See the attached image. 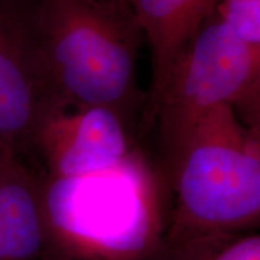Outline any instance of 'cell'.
Returning a JSON list of instances; mask_svg holds the SVG:
<instances>
[{
  "instance_id": "9",
  "label": "cell",
  "mask_w": 260,
  "mask_h": 260,
  "mask_svg": "<svg viewBox=\"0 0 260 260\" xmlns=\"http://www.w3.org/2000/svg\"><path fill=\"white\" fill-rule=\"evenodd\" d=\"M158 260H260V232L254 229L168 233Z\"/></svg>"
},
{
  "instance_id": "6",
  "label": "cell",
  "mask_w": 260,
  "mask_h": 260,
  "mask_svg": "<svg viewBox=\"0 0 260 260\" xmlns=\"http://www.w3.org/2000/svg\"><path fill=\"white\" fill-rule=\"evenodd\" d=\"M53 109L34 30L0 6V147L19 152L31 144Z\"/></svg>"
},
{
  "instance_id": "5",
  "label": "cell",
  "mask_w": 260,
  "mask_h": 260,
  "mask_svg": "<svg viewBox=\"0 0 260 260\" xmlns=\"http://www.w3.org/2000/svg\"><path fill=\"white\" fill-rule=\"evenodd\" d=\"M31 144L44 160L45 175L53 177L113 168L136 151L123 116L104 106L51 110L39 124Z\"/></svg>"
},
{
  "instance_id": "7",
  "label": "cell",
  "mask_w": 260,
  "mask_h": 260,
  "mask_svg": "<svg viewBox=\"0 0 260 260\" xmlns=\"http://www.w3.org/2000/svg\"><path fill=\"white\" fill-rule=\"evenodd\" d=\"M40 178L19 152L0 147V260H47Z\"/></svg>"
},
{
  "instance_id": "10",
  "label": "cell",
  "mask_w": 260,
  "mask_h": 260,
  "mask_svg": "<svg viewBox=\"0 0 260 260\" xmlns=\"http://www.w3.org/2000/svg\"><path fill=\"white\" fill-rule=\"evenodd\" d=\"M214 16L240 41L260 52V0H218Z\"/></svg>"
},
{
  "instance_id": "8",
  "label": "cell",
  "mask_w": 260,
  "mask_h": 260,
  "mask_svg": "<svg viewBox=\"0 0 260 260\" xmlns=\"http://www.w3.org/2000/svg\"><path fill=\"white\" fill-rule=\"evenodd\" d=\"M152 53V86L146 123H153L169 75L194 35L214 14L218 0H128Z\"/></svg>"
},
{
  "instance_id": "1",
  "label": "cell",
  "mask_w": 260,
  "mask_h": 260,
  "mask_svg": "<svg viewBox=\"0 0 260 260\" xmlns=\"http://www.w3.org/2000/svg\"><path fill=\"white\" fill-rule=\"evenodd\" d=\"M39 178L47 260H158L168 187L138 149L105 170Z\"/></svg>"
},
{
  "instance_id": "2",
  "label": "cell",
  "mask_w": 260,
  "mask_h": 260,
  "mask_svg": "<svg viewBox=\"0 0 260 260\" xmlns=\"http://www.w3.org/2000/svg\"><path fill=\"white\" fill-rule=\"evenodd\" d=\"M34 37L54 106L134 105L144 35L128 0H41Z\"/></svg>"
},
{
  "instance_id": "4",
  "label": "cell",
  "mask_w": 260,
  "mask_h": 260,
  "mask_svg": "<svg viewBox=\"0 0 260 260\" xmlns=\"http://www.w3.org/2000/svg\"><path fill=\"white\" fill-rule=\"evenodd\" d=\"M219 105L232 106L246 124L260 126V52L213 14L181 53L159 98L153 122L159 121L164 160Z\"/></svg>"
},
{
  "instance_id": "3",
  "label": "cell",
  "mask_w": 260,
  "mask_h": 260,
  "mask_svg": "<svg viewBox=\"0 0 260 260\" xmlns=\"http://www.w3.org/2000/svg\"><path fill=\"white\" fill-rule=\"evenodd\" d=\"M161 174L171 191L165 234L260 229V126L232 106L203 117Z\"/></svg>"
}]
</instances>
